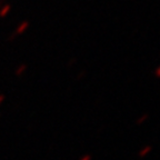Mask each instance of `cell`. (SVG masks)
I'll use <instances>...</instances> for the list:
<instances>
[{
  "instance_id": "obj_2",
  "label": "cell",
  "mask_w": 160,
  "mask_h": 160,
  "mask_svg": "<svg viewBox=\"0 0 160 160\" xmlns=\"http://www.w3.org/2000/svg\"><path fill=\"white\" fill-rule=\"evenodd\" d=\"M148 119H149V115H148V113H142V115H140L139 117L137 118V120H136V125L137 126L143 125Z\"/></svg>"
},
{
  "instance_id": "obj_3",
  "label": "cell",
  "mask_w": 160,
  "mask_h": 160,
  "mask_svg": "<svg viewBox=\"0 0 160 160\" xmlns=\"http://www.w3.org/2000/svg\"><path fill=\"white\" fill-rule=\"evenodd\" d=\"M153 75H155L158 79H160V65L155 69V71H153Z\"/></svg>"
},
{
  "instance_id": "obj_1",
  "label": "cell",
  "mask_w": 160,
  "mask_h": 160,
  "mask_svg": "<svg viewBox=\"0 0 160 160\" xmlns=\"http://www.w3.org/2000/svg\"><path fill=\"white\" fill-rule=\"evenodd\" d=\"M152 149H153V147L151 145H146V146H143L141 149L138 151V157L139 158H145V157H147L148 155H149L151 151H152Z\"/></svg>"
}]
</instances>
